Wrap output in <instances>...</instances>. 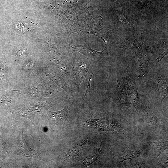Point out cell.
<instances>
[{
	"label": "cell",
	"mask_w": 168,
	"mask_h": 168,
	"mask_svg": "<svg viewBox=\"0 0 168 168\" xmlns=\"http://www.w3.org/2000/svg\"><path fill=\"white\" fill-rule=\"evenodd\" d=\"M143 151L140 150L131 151L126 154L123 159V161L125 160L136 158L141 154Z\"/></svg>",
	"instance_id": "cell-6"
},
{
	"label": "cell",
	"mask_w": 168,
	"mask_h": 168,
	"mask_svg": "<svg viewBox=\"0 0 168 168\" xmlns=\"http://www.w3.org/2000/svg\"><path fill=\"white\" fill-rule=\"evenodd\" d=\"M135 63L136 68L139 71L142 76L148 75L149 72V63L150 59L147 60L143 58L136 57Z\"/></svg>",
	"instance_id": "cell-5"
},
{
	"label": "cell",
	"mask_w": 168,
	"mask_h": 168,
	"mask_svg": "<svg viewBox=\"0 0 168 168\" xmlns=\"http://www.w3.org/2000/svg\"><path fill=\"white\" fill-rule=\"evenodd\" d=\"M48 113L50 124L58 125L64 124L69 115V110L66 108L56 112L48 111Z\"/></svg>",
	"instance_id": "cell-1"
},
{
	"label": "cell",
	"mask_w": 168,
	"mask_h": 168,
	"mask_svg": "<svg viewBox=\"0 0 168 168\" xmlns=\"http://www.w3.org/2000/svg\"><path fill=\"white\" fill-rule=\"evenodd\" d=\"M93 73H91L90 74V77L89 80V81L88 84L87 90L86 91V93L84 97H85L86 95H87L88 93L90 92V88L91 83V81L92 78Z\"/></svg>",
	"instance_id": "cell-10"
},
{
	"label": "cell",
	"mask_w": 168,
	"mask_h": 168,
	"mask_svg": "<svg viewBox=\"0 0 168 168\" xmlns=\"http://www.w3.org/2000/svg\"><path fill=\"white\" fill-rule=\"evenodd\" d=\"M145 110H144V113H145V116L148 117V119L151 122L154 124L155 125H157L158 122L157 119L153 114L151 109L149 108H146Z\"/></svg>",
	"instance_id": "cell-7"
},
{
	"label": "cell",
	"mask_w": 168,
	"mask_h": 168,
	"mask_svg": "<svg viewBox=\"0 0 168 168\" xmlns=\"http://www.w3.org/2000/svg\"><path fill=\"white\" fill-rule=\"evenodd\" d=\"M120 45V48L131 50H139L142 48V45L135 38L134 35L127 36Z\"/></svg>",
	"instance_id": "cell-3"
},
{
	"label": "cell",
	"mask_w": 168,
	"mask_h": 168,
	"mask_svg": "<svg viewBox=\"0 0 168 168\" xmlns=\"http://www.w3.org/2000/svg\"><path fill=\"white\" fill-rule=\"evenodd\" d=\"M155 44L157 48H160L168 44V39H161L156 40Z\"/></svg>",
	"instance_id": "cell-8"
},
{
	"label": "cell",
	"mask_w": 168,
	"mask_h": 168,
	"mask_svg": "<svg viewBox=\"0 0 168 168\" xmlns=\"http://www.w3.org/2000/svg\"><path fill=\"white\" fill-rule=\"evenodd\" d=\"M152 154L157 158L162 153L168 148V142L159 141L149 143Z\"/></svg>",
	"instance_id": "cell-4"
},
{
	"label": "cell",
	"mask_w": 168,
	"mask_h": 168,
	"mask_svg": "<svg viewBox=\"0 0 168 168\" xmlns=\"http://www.w3.org/2000/svg\"><path fill=\"white\" fill-rule=\"evenodd\" d=\"M168 49L164 53L162 54L161 55L158 57L157 59V61L158 62H160L163 58L168 54Z\"/></svg>",
	"instance_id": "cell-11"
},
{
	"label": "cell",
	"mask_w": 168,
	"mask_h": 168,
	"mask_svg": "<svg viewBox=\"0 0 168 168\" xmlns=\"http://www.w3.org/2000/svg\"><path fill=\"white\" fill-rule=\"evenodd\" d=\"M72 47L76 51L80 52L85 55L89 58L94 60L99 58L103 54L106 53V50L101 52L95 51L90 47L85 45H71Z\"/></svg>",
	"instance_id": "cell-2"
},
{
	"label": "cell",
	"mask_w": 168,
	"mask_h": 168,
	"mask_svg": "<svg viewBox=\"0 0 168 168\" xmlns=\"http://www.w3.org/2000/svg\"><path fill=\"white\" fill-rule=\"evenodd\" d=\"M117 15L120 20L122 22L124 26H127L129 25V22L126 19L122 14L118 12Z\"/></svg>",
	"instance_id": "cell-9"
}]
</instances>
